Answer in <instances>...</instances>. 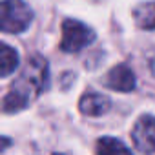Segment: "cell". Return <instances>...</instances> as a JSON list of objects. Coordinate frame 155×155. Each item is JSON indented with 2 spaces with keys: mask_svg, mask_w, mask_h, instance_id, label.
I'll list each match as a JSON object with an SVG mask.
<instances>
[{
  "mask_svg": "<svg viewBox=\"0 0 155 155\" xmlns=\"http://www.w3.org/2000/svg\"><path fill=\"white\" fill-rule=\"evenodd\" d=\"M49 82V66L46 58L35 55L24 66L17 82H13L11 90L4 97L2 110L4 113H17L28 108L46 88Z\"/></svg>",
  "mask_w": 155,
  "mask_h": 155,
  "instance_id": "cell-1",
  "label": "cell"
},
{
  "mask_svg": "<svg viewBox=\"0 0 155 155\" xmlns=\"http://www.w3.org/2000/svg\"><path fill=\"white\" fill-rule=\"evenodd\" d=\"M33 22V9L24 0H4L0 8V26L4 33H22Z\"/></svg>",
  "mask_w": 155,
  "mask_h": 155,
  "instance_id": "cell-2",
  "label": "cell"
},
{
  "mask_svg": "<svg viewBox=\"0 0 155 155\" xmlns=\"http://www.w3.org/2000/svg\"><path fill=\"white\" fill-rule=\"evenodd\" d=\"M95 40V31L82 24L81 20L66 18L62 22V38H60V49L64 53H79L84 48H88Z\"/></svg>",
  "mask_w": 155,
  "mask_h": 155,
  "instance_id": "cell-3",
  "label": "cell"
},
{
  "mask_svg": "<svg viewBox=\"0 0 155 155\" xmlns=\"http://www.w3.org/2000/svg\"><path fill=\"white\" fill-rule=\"evenodd\" d=\"M131 139L135 148L142 155H155V117L153 115H142L137 119Z\"/></svg>",
  "mask_w": 155,
  "mask_h": 155,
  "instance_id": "cell-4",
  "label": "cell"
},
{
  "mask_svg": "<svg viewBox=\"0 0 155 155\" xmlns=\"http://www.w3.org/2000/svg\"><path fill=\"white\" fill-rule=\"evenodd\" d=\"M137 79L135 73L130 66L126 64H117L115 68L110 69V73L106 75V86L113 91H120V93H130L135 90Z\"/></svg>",
  "mask_w": 155,
  "mask_h": 155,
  "instance_id": "cell-5",
  "label": "cell"
},
{
  "mask_svg": "<svg viewBox=\"0 0 155 155\" xmlns=\"http://www.w3.org/2000/svg\"><path fill=\"white\" fill-rule=\"evenodd\" d=\"M110 106H111V101L106 95L97 93V91H86L79 101L81 113L88 117H101L110 110Z\"/></svg>",
  "mask_w": 155,
  "mask_h": 155,
  "instance_id": "cell-6",
  "label": "cell"
},
{
  "mask_svg": "<svg viewBox=\"0 0 155 155\" xmlns=\"http://www.w3.org/2000/svg\"><path fill=\"white\" fill-rule=\"evenodd\" d=\"M97 155H133L131 150L115 137H101L95 146Z\"/></svg>",
  "mask_w": 155,
  "mask_h": 155,
  "instance_id": "cell-7",
  "label": "cell"
},
{
  "mask_svg": "<svg viewBox=\"0 0 155 155\" xmlns=\"http://www.w3.org/2000/svg\"><path fill=\"white\" fill-rule=\"evenodd\" d=\"M18 68V53L9 44H2V55H0V75L9 77Z\"/></svg>",
  "mask_w": 155,
  "mask_h": 155,
  "instance_id": "cell-8",
  "label": "cell"
},
{
  "mask_svg": "<svg viewBox=\"0 0 155 155\" xmlns=\"http://www.w3.org/2000/svg\"><path fill=\"white\" fill-rule=\"evenodd\" d=\"M135 20L142 29H155V2L140 4L135 9Z\"/></svg>",
  "mask_w": 155,
  "mask_h": 155,
  "instance_id": "cell-9",
  "label": "cell"
},
{
  "mask_svg": "<svg viewBox=\"0 0 155 155\" xmlns=\"http://www.w3.org/2000/svg\"><path fill=\"white\" fill-rule=\"evenodd\" d=\"M53 155H62V153H53Z\"/></svg>",
  "mask_w": 155,
  "mask_h": 155,
  "instance_id": "cell-10",
  "label": "cell"
}]
</instances>
